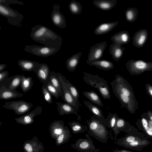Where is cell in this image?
I'll list each match as a JSON object with an SVG mask.
<instances>
[{
	"label": "cell",
	"mask_w": 152,
	"mask_h": 152,
	"mask_svg": "<svg viewBox=\"0 0 152 152\" xmlns=\"http://www.w3.org/2000/svg\"><path fill=\"white\" fill-rule=\"evenodd\" d=\"M131 39L129 32L124 30L114 34L111 37V40L116 44L123 45L128 43Z\"/></svg>",
	"instance_id": "obj_18"
},
{
	"label": "cell",
	"mask_w": 152,
	"mask_h": 152,
	"mask_svg": "<svg viewBox=\"0 0 152 152\" xmlns=\"http://www.w3.org/2000/svg\"><path fill=\"white\" fill-rule=\"evenodd\" d=\"M151 143L150 141L143 138L134 141L124 145L126 148L141 151L143 148L149 145Z\"/></svg>",
	"instance_id": "obj_21"
},
{
	"label": "cell",
	"mask_w": 152,
	"mask_h": 152,
	"mask_svg": "<svg viewBox=\"0 0 152 152\" xmlns=\"http://www.w3.org/2000/svg\"><path fill=\"white\" fill-rule=\"evenodd\" d=\"M64 137V135L63 134H62L59 136L57 138V140L58 143H61L62 142Z\"/></svg>",
	"instance_id": "obj_45"
},
{
	"label": "cell",
	"mask_w": 152,
	"mask_h": 152,
	"mask_svg": "<svg viewBox=\"0 0 152 152\" xmlns=\"http://www.w3.org/2000/svg\"><path fill=\"white\" fill-rule=\"evenodd\" d=\"M24 148L28 152H32V147L31 145L29 144H26L24 147Z\"/></svg>",
	"instance_id": "obj_42"
},
{
	"label": "cell",
	"mask_w": 152,
	"mask_h": 152,
	"mask_svg": "<svg viewBox=\"0 0 152 152\" xmlns=\"http://www.w3.org/2000/svg\"><path fill=\"white\" fill-rule=\"evenodd\" d=\"M148 32L145 29H142L136 32L132 39L134 46L137 48L142 47L145 44L148 37Z\"/></svg>",
	"instance_id": "obj_12"
},
{
	"label": "cell",
	"mask_w": 152,
	"mask_h": 152,
	"mask_svg": "<svg viewBox=\"0 0 152 152\" xmlns=\"http://www.w3.org/2000/svg\"><path fill=\"white\" fill-rule=\"evenodd\" d=\"M135 124L137 127L144 132L146 135L152 138V131L149 128L146 113H143L141 115V119H138Z\"/></svg>",
	"instance_id": "obj_16"
},
{
	"label": "cell",
	"mask_w": 152,
	"mask_h": 152,
	"mask_svg": "<svg viewBox=\"0 0 152 152\" xmlns=\"http://www.w3.org/2000/svg\"><path fill=\"white\" fill-rule=\"evenodd\" d=\"M114 88L127 96L136 99L133 88L128 82L123 77L117 74L115 79L111 83Z\"/></svg>",
	"instance_id": "obj_5"
},
{
	"label": "cell",
	"mask_w": 152,
	"mask_h": 152,
	"mask_svg": "<svg viewBox=\"0 0 152 152\" xmlns=\"http://www.w3.org/2000/svg\"><path fill=\"white\" fill-rule=\"evenodd\" d=\"M107 47L105 41L97 43L91 47L88 54L86 63L93 61L100 60Z\"/></svg>",
	"instance_id": "obj_9"
},
{
	"label": "cell",
	"mask_w": 152,
	"mask_h": 152,
	"mask_svg": "<svg viewBox=\"0 0 152 152\" xmlns=\"http://www.w3.org/2000/svg\"><path fill=\"white\" fill-rule=\"evenodd\" d=\"M24 94L17 91L7 88L4 86L0 87V99L10 100L17 97H22Z\"/></svg>",
	"instance_id": "obj_13"
},
{
	"label": "cell",
	"mask_w": 152,
	"mask_h": 152,
	"mask_svg": "<svg viewBox=\"0 0 152 152\" xmlns=\"http://www.w3.org/2000/svg\"><path fill=\"white\" fill-rule=\"evenodd\" d=\"M59 5L55 4L51 15V20L53 24L61 28H64L66 26V21L63 14L60 11Z\"/></svg>",
	"instance_id": "obj_10"
},
{
	"label": "cell",
	"mask_w": 152,
	"mask_h": 152,
	"mask_svg": "<svg viewBox=\"0 0 152 152\" xmlns=\"http://www.w3.org/2000/svg\"><path fill=\"white\" fill-rule=\"evenodd\" d=\"M63 132V130L61 128L55 129L54 130V133L57 134H60Z\"/></svg>",
	"instance_id": "obj_44"
},
{
	"label": "cell",
	"mask_w": 152,
	"mask_h": 152,
	"mask_svg": "<svg viewBox=\"0 0 152 152\" xmlns=\"http://www.w3.org/2000/svg\"><path fill=\"white\" fill-rule=\"evenodd\" d=\"M0 3L5 6H9L11 4H19L23 5L24 3L17 0H0Z\"/></svg>",
	"instance_id": "obj_37"
},
{
	"label": "cell",
	"mask_w": 152,
	"mask_h": 152,
	"mask_svg": "<svg viewBox=\"0 0 152 152\" xmlns=\"http://www.w3.org/2000/svg\"><path fill=\"white\" fill-rule=\"evenodd\" d=\"M117 3L116 0H95L93 1L94 5L103 11H109L114 7Z\"/></svg>",
	"instance_id": "obj_23"
},
{
	"label": "cell",
	"mask_w": 152,
	"mask_h": 152,
	"mask_svg": "<svg viewBox=\"0 0 152 152\" xmlns=\"http://www.w3.org/2000/svg\"><path fill=\"white\" fill-rule=\"evenodd\" d=\"M0 14L7 18V22L10 24L18 27L22 26L24 19L23 16L9 6L0 3Z\"/></svg>",
	"instance_id": "obj_3"
},
{
	"label": "cell",
	"mask_w": 152,
	"mask_h": 152,
	"mask_svg": "<svg viewBox=\"0 0 152 152\" xmlns=\"http://www.w3.org/2000/svg\"><path fill=\"white\" fill-rule=\"evenodd\" d=\"M143 139L139 136L134 135H129L126 137L124 140V145L134 141Z\"/></svg>",
	"instance_id": "obj_38"
},
{
	"label": "cell",
	"mask_w": 152,
	"mask_h": 152,
	"mask_svg": "<svg viewBox=\"0 0 152 152\" xmlns=\"http://www.w3.org/2000/svg\"><path fill=\"white\" fill-rule=\"evenodd\" d=\"M117 152H134L127 151V150H120V151H117Z\"/></svg>",
	"instance_id": "obj_48"
},
{
	"label": "cell",
	"mask_w": 152,
	"mask_h": 152,
	"mask_svg": "<svg viewBox=\"0 0 152 152\" xmlns=\"http://www.w3.org/2000/svg\"><path fill=\"white\" fill-rule=\"evenodd\" d=\"M57 105V110L60 115L74 114L76 115L80 119V116L79 115L75 109L69 104L65 103H62L58 102L55 103Z\"/></svg>",
	"instance_id": "obj_19"
},
{
	"label": "cell",
	"mask_w": 152,
	"mask_h": 152,
	"mask_svg": "<svg viewBox=\"0 0 152 152\" xmlns=\"http://www.w3.org/2000/svg\"><path fill=\"white\" fill-rule=\"evenodd\" d=\"M7 65L4 64H0V72L3 71V70L6 67Z\"/></svg>",
	"instance_id": "obj_46"
},
{
	"label": "cell",
	"mask_w": 152,
	"mask_h": 152,
	"mask_svg": "<svg viewBox=\"0 0 152 152\" xmlns=\"http://www.w3.org/2000/svg\"><path fill=\"white\" fill-rule=\"evenodd\" d=\"M33 106L32 103L23 100L7 102L2 105L5 109L13 110L15 114L18 115H23L27 113Z\"/></svg>",
	"instance_id": "obj_7"
},
{
	"label": "cell",
	"mask_w": 152,
	"mask_h": 152,
	"mask_svg": "<svg viewBox=\"0 0 152 152\" xmlns=\"http://www.w3.org/2000/svg\"><path fill=\"white\" fill-rule=\"evenodd\" d=\"M9 75V72L8 71H2L0 72V82L7 78Z\"/></svg>",
	"instance_id": "obj_40"
},
{
	"label": "cell",
	"mask_w": 152,
	"mask_h": 152,
	"mask_svg": "<svg viewBox=\"0 0 152 152\" xmlns=\"http://www.w3.org/2000/svg\"><path fill=\"white\" fill-rule=\"evenodd\" d=\"M114 95L118 98L121 104V108H125L132 114L135 113L138 108V103L136 99L127 96L115 88L112 87Z\"/></svg>",
	"instance_id": "obj_6"
},
{
	"label": "cell",
	"mask_w": 152,
	"mask_h": 152,
	"mask_svg": "<svg viewBox=\"0 0 152 152\" xmlns=\"http://www.w3.org/2000/svg\"><path fill=\"white\" fill-rule=\"evenodd\" d=\"M83 102L91 112L95 116L102 118H104L102 110L98 107L89 101L84 100Z\"/></svg>",
	"instance_id": "obj_29"
},
{
	"label": "cell",
	"mask_w": 152,
	"mask_h": 152,
	"mask_svg": "<svg viewBox=\"0 0 152 152\" xmlns=\"http://www.w3.org/2000/svg\"><path fill=\"white\" fill-rule=\"evenodd\" d=\"M88 64L91 66H95L100 69L108 71L114 68L113 63L108 60H99L89 62Z\"/></svg>",
	"instance_id": "obj_24"
},
{
	"label": "cell",
	"mask_w": 152,
	"mask_h": 152,
	"mask_svg": "<svg viewBox=\"0 0 152 152\" xmlns=\"http://www.w3.org/2000/svg\"><path fill=\"white\" fill-rule=\"evenodd\" d=\"M138 13V10L135 7H132L127 9L125 12L126 20L130 23L134 22L137 19Z\"/></svg>",
	"instance_id": "obj_31"
},
{
	"label": "cell",
	"mask_w": 152,
	"mask_h": 152,
	"mask_svg": "<svg viewBox=\"0 0 152 152\" xmlns=\"http://www.w3.org/2000/svg\"><path fill=\"white\" fill-rule=\"evenodd\" d=\"M83 80L87 84L98 89L102 97L105 99H110V93L107 81L97 75L83 72Z\"/></svg>",
	"instance_id": "obj_2"
},
{
	"label": "cell",
	"mask_w": 152,
	"mask_h": 152,
	"mask_svg": "<svg viewBox=\"0 0 152 152\" xmlns=\"http://www.w3.org/2000/svg\"><path fill=\"white\" fill-rule=\"evenodd\" d=\"M83 94L91 102L99 107H102L103 103L97 94L94 91H86L82 92Z\"/></svg>",
	"instance_id": "obj_26"
},
{
	"label": "cell",
	"mask_w": 152,
	"mask_h": 152,
	"mask_svg": "<svg viewBox=\"0 0 152 152\" xmlns=\"http://www.w3.org/2000/svg\"><path fill=\"white\" fill-rule=\"evenodd\" d=\"M17 63L23 71H34L35 73H37L40 64L38 62L27 59L19 60Z\"/></svg>",
	"instance_id": "obj_14"
},
{
	"label": "cell",
	"mask_w": 152,
	"mask_h": 152,
	"mask_svg": "<svg viewBox=\"0 0 152 152\" xmlns=\"http://www.w3.org/2000/svg\"><path fill=\"white\" fill-rule=\"evenodd\" d=\"M126 68L132 75H139L146 71H152V61L131 59L125 64Z\"/></svg>",
	"instance_id": "obj_4"
},
{
	"label": "cell",
	"mask_w": 152,
	"mask_h": 152,
	"mask_svg": "<svg viewBox=\"0 0 152 152\" xmlns=\"http://www.w3.org/2000/svg\"><path fill=\"white\" fill-rule=\"evenodd\" d=\"M45 84L47 90L51 95L55 98L58 99L60 96L58 91L53 86L50 80L46 83Z\"/></svg>",
	"instance_id": "obj_36"
},
{
	"label": "cell",
	"mask_w": 152,
	"mask_h": 152,
	"mask_svg": "<svg viewBox=\"0 0 152 152\" xmlns=\"http://www.w3.org/2000/svg\"><path fill=\"white\" fill-rule=\"evenodd\" d=\"M42 108L40 106H38L34 110L26 115L15 119L17 121L23 122L25 124H29L34 121V118L36 116L41 114Z\"/></svg>",
	"instance_id": "obj_17"
},
{
	"label": "cell",
	"mask_w": 152,
	"mask_h": 152,
	"mask_svg": "<svg viewBox=\"0 0 152 152\" xmlns=\"http://www.w3.org/2000/svg\"><path fill=\"white\" fill-rule=\"evenodd\" d=\"M148 121L149 128H150L151 131H152V122L148 119Z\"/></svg>",
	"instance_id": "obj_47"
},
{
	"label": "cell",
	"mask_w": 152,
	"mask_h": 152,
	"mask_svg": "<svg viewBox=\"0 0 152 152\" xmlns=\"http://www.w3.org/2000/svg\"><path fill=\"white\" fill-rule=\"evenodd\" d=\"M42 92L44 99L45 101L49 104L53 103V100L51 94L47 90L45 83L43 84L42 86Z\"/></svg>",
	"instance_id": "obj_35"
},
{
	"label": "cell",
	"mask_w": 152,
	"mask_h": 152,
	"mask_svg": "<svg viewBox=\"0 0 152 152\" xmlns=\"http://www.w3.org/2000/svg\"><path fill=\"white\" fill-rule=\"evenodd\" d=\"M32 39L45 46L60 49L62 44L61 37L45 26L37 25L31 28Z\"/></svg>",
	"instance_id": "obj_1"
},
{
	"label": "cell",
	"mask_w": 152,
	"mask_h": 152,
	"mask_svg": "<svg viewBox=\"0 0 152 152\" xmlns=\"http://www.w3.org/2000/svg\"><path fill=\"white\" fill-rule=\"evenodd\" d=\"M118 24V21L101 23L95 28L94 33L97 35L106 34L111 31Z\"/></svg>",
	"instance_id": "obj_20"
},
{
	"label": "cell",
	"mask_w": 152,
	"mask_h": 152,
	"mask_svg": "<svg viewBox=\"0 0 152 152\" xmlns=\"http://www.w3.org/2000/svg\"><path fill=\"white\" fill-rule=\"evenodd\" d=\"M50 81L58 91L60 96L62 97L63 94V90L61 84L58 78L56 75V73L54 71H53L50 73Z\"/></svg>",
	"instance_id": "obj_27"
},
{
	"label": "cell",
	"mask_w": 152,
	"mask_h": 152,
	"mask_svg": "<svg viewBox=\"0 0 152 152\" xmlns=\"http://www.w3.org/2000/svg\"><path fill=\"white\" fill-rule=\"evenodd\" d=\"M60 75L63 80L66 84L67 87L72 95L74 98L77 104L79 106V94L78 91L76 87L62 75L60 73Z\"/></svg>",
	"instance_id": "obj_28"
},
{
	"label": "cell",
	"mask_w": 152,
	"mask_h": 152,
	"mask_svg": "<svg viewBox=\"0 0 152 152\" xmlns=\"http://www.w3.org/2000/svg\"><path fill=\"white\" fill-rule=\"evenodd\" d=\"M61 84L63 90V94L61 97L64 101L73 107L77 110H78L79 106L77 104L74 98L72 95L66 83L63 80L59 73H56Z\"/></svg>",
	"instance_id": "obj_11"
},
{
	"label": "cell",
	"mask_w": 152,
	"mask_h": 152,
	"mask_svg": "<svg viewBox=\"0 0 152 152\" xmlns=\"http://www.w3.org/2000/svg\"><path fill=\"white\" fill-rule=\"evenodd\" d=\"M69 8L71 13L74 15L80 14L82 10V7L80 3L74 0L70 2Z\"/></svg>",
	"instance_id": "obj_32"
},
{
	"label": "cell",
	"mask_w": 152,
	"mask_h": 152,
	"mask_svg": "<svg viewBox=\"0 0 152 152\" xmlns=\"http://www.w3.org/2000/svg\"><path fill=\"white\" fill-rule=\"evenodd\" d=\"M33 85V81L31 77H26L24 75L22 78L20 87L22 91L26 93L30 90Z\"/></svg>",
	"instance_id": "obj_30"
},
{
	"label": "cell",
	"mask_w": 152,
	"mask_h": 152,
	"mask_svg": "<svg viewBox=\"0 0 152 152\" xmlns=\"http://www.w3.org/2000/svg\"><path fill=\"white\" fill-rule=\"evenodd\" d=\"M23 75H17L12 77V80L7 88L12 89H16L20 86L22 78Z\"/></svg>",
	"instance_id": "obj_33"
},
{
	"label": "cell",
	"mask_w": 152,
	"mask_h": 152,
	"mask_svg": "<svg viewBox=\"0 0 152 152\" xmlns=\"http://www.w3.org/2000/svg\"><path fill=\"white\" fill-rule=\"evenodd\" d=\"M123 45L113 42L110 46L109 51L113 59L118 62L122 57L125 48L122 47Z\"/></svg>",
	"instance_id": "obj_22"
},
{
	"label": "cell",
	"mask_w": 152,
	"mask_h": 152,
	"mask_svg": "<svg viewBox=\"0 0 152 152\" xmlns=\"http://www.w3.org/2000/svg\"><path fill=\"white\" fill-rule=\"evenodd\" d=\"M118 116L116 113L112 114L109 113L107 119H105L106 122H108L110 127L113 128L116 126L117 120Z\"/></svg>",
	"instance_id": "obj_34"
},
{
	"label": "cell",
	"mask_w": 152,
	"mask_h": 152,
	"mask_svg": "<svg viewBox=\"0 0 152 152\" xmlns=\"http://www.w3.org/2000/svg\"><path fill=\"white\" fill-rule=\"evenodd\" d=\"M145 87L147 94L152 99V85L149 83H146Z\"/></svg>",
	"instance_id": "obj_39"
},
{
	"label": "cell",
	"mask_w": 152,
	"mask_h": 152,
	"mask_svg": "<svg viewBox=\"0 0 152 152\" xmlns=\"http://www.w3.org/2000/svg\"><path fill=\"white\" fill-rule=\"evenodd\" d=\"M147 118L152 122V112L149 110L146 113Z\"/></svg>",
	"instance_id": "obj_43"
},
{
	"label": "cell",
	"mask_w": 152,
	"mask_h": 152,
	"mask_svg": "<svg viewBox=\"0 0 152 152\" xmlns=\"http://www.w3.org/2000/svg\"><path fill=\"white\" fill-rule=\"evenodd\" d=\"M82 53L79 52L68 58L66 61V66L67 70L72 72L76 69L80 61Z\"/></svg>",
	"instance_id": "obj_25"
},
{
	"label": "cell",
	"mask_w": 152,
	"mask_h": 152,
	"mask_svg": "<svg viewBox=\"0 0 152 152\" xmlns=\"http://www.w3.org/2000/svg\"><path fill=\"white\" fill-rule=\"evenodd\" d=\"M80 146L82 149H86L89 146V144L86 142H83L80 144Z\"/></svg>",
	"instance_id": "obj_41"
},
{
	"label": "cell",
	"mask_w": 152,
	"mask_h": 152,
	"mask_svg": "<svg viewBox=\"0 0 152 152\" xmlns=\"http://www.w3.org/2000/svg\"><path fill=\"white\" fill-rule=\"evenodd\" d=\"M50 70L48 65L45 63L40 64L36 73L38 79L43 84L50 80Z\"/></svg>",
	"instance_id": "obj_15"
},
{
	"label": "cell",
	"mask_w": 152,
	"mask_h": 152,
	"mask_svg": "<svg viewBox=\"0 0 152 152\" xmlns=\"http://www.w3.org/2000/svg\"><path fill=\"white\" fill-rule=\"evenodd\" d=\"M60 50L45 46L27 45L23 50L34 55L48 57L54 55Z\"/></svg>",
	"instance_id": "obj_8"
}]
</instances>
